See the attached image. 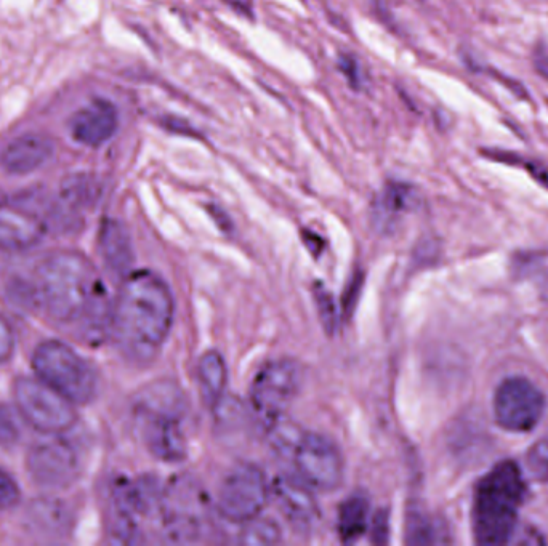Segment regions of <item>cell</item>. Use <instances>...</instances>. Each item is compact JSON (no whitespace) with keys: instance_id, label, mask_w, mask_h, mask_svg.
Here are the masks:
<instances>
[{"instance_id":"12","label":"cell","mask_w":548,"mask_h":546,"mask_svg":"<svg viewBox=\"0 0 548 546\" xmlns=\"http://www.w3.org/2000/svg\"><path fill=\"white\" fill-rule=\"evenodd\" d=\"M29 476L47 490L68 489L81 476V458L76 447L60 434L34 444L26 458Z\"/></svg>"},{"instance_id":"20","label":"cell","mask_w":548,"mask_h":546,"mask_svg":"<svg viewBox=\"0 0 548 546\" xmlns=\"http://www.w3.org/2000/svg\"><path fill=\"white\" fill-rule=\"evenodd\" d=\"M28 521L45 535H63L68 532L69 508L58 498H37L28 506Z\"/></svg>"},{"instance_id":"33","label":"cell","mask_w":548,"mask_h":546,"mask_svg":"<svg viewBox=\"0 0 548 546\" xmlns=\"http://www.w3.org/2000/svg\"><path fill=\"white\" fill-rule=\"evenodd\" d=\"M534 66L540 76L548 79V47L545 45H539L534 52Z\"/></svg>"},{"instance_id":"28","label":"cell","mask_w":548,"mask_h":546,"mask_svg":"<svg viewBox=\"0 0 548 546\" xmlns=\"http://www.w3.org/2000/svg\"><path fill=\"white\" fill-rule=\"evenodd\" d=\"M15 334L5 316L0 314V364L10 361L15 353Z\"/></svg>"},{"instance_id":"16","label":"cell","mask_w":548,"mask_h":546,"mask_svg":"<svg viewBox=\"0 0 548 546\" xmlns=\"http://www.w3.org/2000/svg\"><path fill=\"white\" fill-rule=\"evenodd\" d=\"M119 113L105 98H95L90 105L79 109L69 119L71 137L84 146L98 148L116 135Z\"/></svg>"},{"instance_id":"10","label":"cell","mask_w":548,"mask_h":546,"mask_svg":"<svg viewBox=\"0 0 548 546\" xmlns=\"http://www.w3.org/2000/svg\"><path fill=\"white\" fill-rule=\"evenodd\" d=\"M270 498L268 479L258 466L242 463L226 474L217 495V511L230 522L257 518Z\"/></svg>"},{"instance_id":"9","label":"cell","mask_w":548,"mask_h":546,"mask_svg":"<svg viewBox=\"0 0 548 546\" xmlns=\"http://www.w3.org/2000/svg\"><path fill=\"white\" fill-rule=\"evenodd\" d=\"M300 369L291 359H276L258 370L250 386V406L266 430L286 417L300 390Z\"/></svg>"},{"instance_id":"27","label":"cell","mask_w":548,"mask_h":546,"mask_svg":"<svg viewBox=\"0 0 548 546\" xmlns=\"http://www.w3.org/2000/svg\"><path fill=\"white\" fill-rule=\"evenodd\" d=\"M21 490L12 474L0 468V510H12L20 503Z\"/></svg>"},{"instance_id":"1","label":"cell","mask_w":548,"mask_h":546,"mask_svg":"<svg viewBox=\"0 0 548 546\" xmlns=\"http://www.w3.org/2000/svg\"><path fill=\"white\" fill-rule=\"evenodd\" d=\"M31 294L53 322L76 327L85 342L109 338L113 303H109L97 268L84 253L57 250L47 255L37 265Z\"/></svg>"},{"instance_id":"25","label":"cell","mask_w":548,"mask_h":546,"mask_svg":"<svg viewBox=\"0 0 548 546\" xmlns=\"http://www.w3.org/2000/svg\"><path fill=\"white\" fill-rule=\"evenodd\" d=\"M21 430L15 414L9 407L0 404V447L10 449L20 442Z\"/></svg>"},{"instance_id":"7","label":"cell","mask_w":548,"mask_h":546,"mask_svg":"<svg viewBox=\"0 0 548 546\" xmlns=\"http://www.w3.org/2000/svg\"><path fill=\"white\" fill-rule=\"evenodd\" d=\"M52 229V199L26 191L0 199V250L26 252Z\"/></svg>"},{"instance_id":"34","label":"cell","mask_w":548,"mask_h":546,"mask_svg":"<svg viewBox=\"0 0 548 546\" xmlns=\"http://www.w3.org/2000/svg\"><path fill=\"white\" fill-rule=\"evenodd\" d=\"M540 289H542V297H544L545 302L548 303V278L545 279L544 284H542V287H540Z\"/></svg>"},{"instance_id":"5","label":"cell","mask_w":548,"mask_h":546,"mask_svg":"<svg viewBox=\"0 0 548 546\" xmlns=\"http://www.w3.org/2000/svg\"><path fill=\"white\" fill-rule=\"evenodd\" d=\"M209 498L198 479L180 474L162 487L158 518L167 542L185 545L201 540L209 522Z\"/></svg>"},{"instance_id":"32","label":"cell","mask_w":548,"mask_h":546,"mask_svg":"<svg viewBox=\"0 0 548 546\" xmlns=\"http://www.w3.org/2000/svg\"><path fill=\"white\" fill-rule=\"evenodd\" d=\"M372 540L374 543H385L388 540V514L387 511H380L375 514L372 522Z\"/></svg>"},{"instance_id":"11","label":"cell","mask_w":548,"mask_h":546,"mask_svg":"<svg viewBox=\"0 0 548 546\" xmlns=\"http://www.w3.org/2000/svg\"><path fill=\"white\" fill-rule=\"evenodd\" d=\"M545 412V396L531 380L508 377L494 394V417L504 430L529 433Z\"/></svg>"},{"instance_id":"13","label":"cell","mask_w":548,"mask_h":546,"mask_svg":"<svg viewBox=\"0 0 548 546\" xmlns=\"http://www.w3.org/2000/svg\"><path fill=\"white\" fill-rule=\"evenodd\" d=\"M294 473L308 486L319 492H332L342 484L343 457L331 439L315 433H305L292 457Z\"/></svg>"},{"instance_id":"30","label":"cell","mask_w":548,"mask_h":546,"mask_svg":"<svg viewBox=\"0 0 548 546\" xmlns=\"http://www.w3.org/2000/svg\"><path fill=\"white\" fill-rule=\"evenodd\" d=\"M339 69L343 76L347 77L348 84L355 90L361 89V71H359L358 61L350 55H340Z\"/></svg>"},{"instance_id":"22","label":"cell","mask_w":548,"mask_h":546,"mask_svg":"<svg viewBox=\"0 0 548 546\" xmlns=\"http://www.w3.org/2000/svg\"><path fill=\"white\" fill-rule=\"evenodd\" d=\"M369 522V500L366 495L353 494L340 505L339 535L343 542H356L363 537Z\"/></svg>"},{"instance_id":"24","label":"cell","mask_w":548,"mask_h":546,"mask_svg":"<svg viewBox=\"0 0 548 546\" xmlns=\"http://www.w3.org/2000/svg\"><path fill=\"white\" fill-rule=\"evenodd\" d=\"M406 535L407 543L411 545H433V543L446 542L440 524L424 511L414 510L407 516Z\"/></svg>"},{"instance_id":"19","label":"cell","mask_w":548,"mask_h":546,"mask_svg":"<svg viewBox=\"0 0 548 546\" xmlns=\"http://www.w3.org/2000/svg\"><path fill=\"white\" fill-rule=\"evenodd\" d=\"M228 369L222 354L218 351H207L198 362V383L202 399L207 406L214 409L218 402L225 398Z\"/></svg>"},{"instance_id":"21","label":"cell","mask_w":548,"mask_h":546,"mask_svg":"<svg viewBox=\"0 0 548 546\" xmlns=\"http://www.w3.org/2000/svg\"><path fill=\"white\" fill-rule=\"evenodd\" d=\"M414 201V191L411 186L390 181L382 193L375 199L374 217L379 225H391L401 213L406 212Z\"/></svg>"},{"instance_id":"4","label":"cell","mask_w":548,"mask_h":546,"mask_svg":"<svg viewBox=\"0 0 548 546\" xmlns=\"http://www.w3.org/2000/svg\"><path fill=\"white\" fill-rule=\"evenodd\" d=\"M526 494L520 466L505 460L494 466L476 486L473 532L481 545H504L515 535Z\"/></svg>"},{"instance_id":"29","label":"cell","mask_w":548,"mask_h":546,"mask_svg":"<svg viewBox=\"0 0 548 546\" xmlns=\"http://www.w3.org/2000/svg\"><path fill=\"white\" fill-rule=\"evenodd\" d=\"M316 302H318L319 314L326 330H334L335 326V306L331 295L326 290L321 289L316 292Z\"/></svg>"},{"instance_id":"23","label":"cell","mask_w":548,"mask_h":546,"mask_svg":"<svg viewBox=\"0 0 548 546\" xmlns=\"http://www.w3.org/2000/svg\"><path fill=\"white\" fill-rule=\"evenodd\" d=\"M281 540H283V530L278 522L257 516L242 524L238 542L241 545L268 546L278 545Z\"/></svg>"},{"instance_id":"26","label":"cell","mask_w":548,"mask_h":546,"mask_svg":"<svg viewBox=\"0 0 548 546\" xmlns=\"http://www.w3.org/2000/svg\"><path fill=\"white\" fill-rule=\"evenodd\" d=\"M528 466L534 478L548 482V436L536 442V446L529 450Z\"/></svg>"},{"instance_id":"6","label":"cell","mask_w":548,"mask_h":546,"mask_svg":"<svg viewBox=\"0 0 548 546\" xmlns=\"http://www.w3.org/2000/svg\"><path fill=\"white\" fill-rule=\"evenodd\" d=\"M34 374L74 406L93 401L98 391V375L87 359L66 343L45 340L33 353Z\"/></svg>"},{"instance_id":"2","label":"cell","mask_w":548,"mask_h":546,"mask_svg":"<svg viewBox=\"0 0 548 546\" xmlns=\"http://www.w3.org/2000/svg\"><path fill=\"white\" fill-rule=\"evenodd\" d=\"M174 314V295L167 282L145 269L132 271L114 298L109 338L129 364L148 366L167 342Z\"/></svg>"},{"instance_id":"31","label":"cell","mask_w":548,"mask_h":546,"mask_svg":"<svg viewBox=\"0 0 548 546\" xmlns=\"http://www.w3.org/2000/svg\"><path fill=\"white\" fill-rule=\"evenodd\" d=\"M162 127L167 132L175 133V135H182V137H199L198 130L194 129L190 122H186L185 119H178V117L167 116L161 121Z\"/></svg>"},{"instance_id":"15","label":"cell","mask_w":548,"mask_h":546,"mask_svg":"<svg viewBox=\"0 0 548 546\" xmlns=\"http://www.w3.org/2000/svg\"><path fill=\"white\" fill-rule=\"evenodd\" d=\"M315 490L297 474H281L273 482V494L279 511L297 530H311L319 521Z\"/></svg>"},{"instance_id":"18","label":"cell","mask_w":548,"mask_h":546,"mask_svg":"<svg viewBox=\"0 0 548 546\" xmlns=\"http://www.w3.org/2000/svg\"><path fill=\"white\" fill-rule=\"evenodd\" d=\"M100 255L109 273L124 279L132 273L133 247L129 229L116 218H105L98 233Z\"/></svg>"},{"instance_id":"14","label":"cell","mask_w":548,"mask_h":546,"mask_svg":"<svg viewBox=\"0 0 548 546\" xmlns=\"http://www.w3.org/2000/svg\"><path fill=\"white\" fill-rule=\"evenodd\" d=\"M103 196V183L92 173H73L61 180L52 199V228L74 229L85 212L95 209Z\"/></svg>"},{"instance_id":"8","label":"cell","mask_w":548,"mask_h":546,"mask_svg":"<svg viewBox=\"0 0 548 546\" xmlns=\"http://www.w3.org/2000/svg\"><path fill=\"white\" fill-rule=\"evenodd\" d=\"M13 399L20 417L39 433L63 434L76 425L73 402L39 377H18L13 383Z\"/></svg>"},{"instance_id":"3","label":"cell","mask_w":548,"mask_h":546,"mask_svg":"<svg viewBox=\"0 0 548 546\" xmlns=\"http://www.w3.org/2000/svg\"><path fill=\"white\" fill-rule=\"evenodd\" d=\"M133 420L150 454L166 463H178L188 455V401L172 380H158L138 391L133 401Z\"/></svg>"},{"instance_id":"17","label":"cell","mask_w":548,"mask_h":546,"mask_svg":"<svg viewBox=\"0 0 548 546\" xmlns=\"http://www.w3.org/2000/svg\"><path fill=\"white\" fill-rule=\"evenodd\" d=\"M55 153V143L44 133H26L10 141L0 153L2 169L12 175H29L44 167Z\"/></svg>"}]
</instances>
